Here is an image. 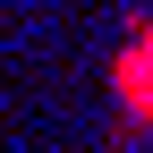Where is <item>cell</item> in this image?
I'll use <instances>...</instances> for the list:
<instances>
[{"label":"cell","instance_id":"6da1fadb","mask_svg":"<svg viewBox=\"0 0 153 153\" xmlns=\"http://www.w3.org/2000/svg\"><path fill=\"white\" fill-rule=\"evenodd\" d=\"M119 102H128V111L153 128V26L128 43V60H119Z\"/></svg>","mask_w":153,"mask_h":153}]
</instances>
